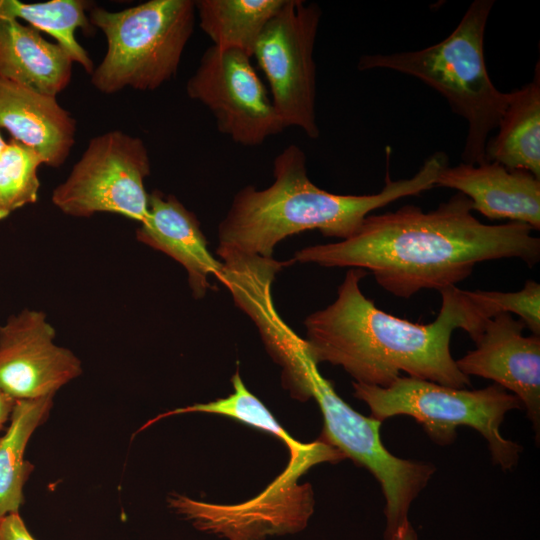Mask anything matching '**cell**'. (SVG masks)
<instances>
[{"label": "cell", "instance_id": "cell-1", "mask_svg": "<svg viewBox=\"0 0 540 540\" xmlns=\"http://www.w3.org/2000/svg\"><path fill=\"white\" fill-rule=\"evenodd\" d=\"M471 200L453 195L434 210L406 205L369 214L349 238L295 252L293 262L370 271L390 294L410 298L423 289L454 287L481 262L518 258L533 267L540 239L523 223H482Z\"/></svg>", "mask_w": 540, "mask_h": 540}, {"label": "cell", "instance_id": "cell-2", "mask_svg": "<svg viewBox=\"0 0 540 540\" xmlns=\"http://www.w3.org/2000/svg\"><path fill=\"white\" fill-rule=\"evenodd\" d=\"M367 273L349 268L334 302L304 320L313 360L340 366L354 382L372 386L388 387L402 372L453 388L470 386L450 351L453 331L464 327L457 287L441 290L436 319L419 324L388 314L366 298L360 282Z\"/></svg>", "mask_w": 540, "mask_h": 540}, {"label": "cell", "instance_id": "cell-3", "mask_svg": "<svg viewBox=\"0 0 540 540\" xmlns=\"http://www.w3.org/2000/svg\"><path fill=\"white\" fill-rule=\"evenodd\" d=\"M447 165L446 154L435 152L411 178L392 180L387 174L376 194L340 195L309 179L304 151L291 144L275 157L270 186L259 190L248 185L235 194L218 225V245L271 258L280 241L304 231L318 230L326 237L345 240L372 211L436 187Z\"/></svg>", "mask_w": 540, "mask_h": 540}, {"label": "cell", "instance_id": "cell-4", "mask_svg": "<svg viewBox=\"0 0 540 540\" xmlns=\"http://www.w3.org/2000/svg\"><path fill=\"white\" fill-rule=\"evenodd\" d=\"M494 0L472 2L453 32L439 43L417 51L364 55L359 70L390 69L413 76L437 92L466 119L463 163H486L489 133L499 125L509 92L491 81L484 59V33Z\"/></svg>", "mask_w": 540, "mask_h": 540}, {"label": "cell", "instance_id": "cell-5", "mask_svg": "<svg viewBox=\"0 0 540 540\" xmlns=\"http://www.w3.org/2000/svg\"><path fill=\"white\" fill-rule=\"evenodd\" d=\"M195 16L193 0H149L120 11L94 4L89 21L103 32L107 50L91 84L103 94L159 88L176 75Z\"/></svg>", "mask_w": 540, "mask_h": 540}, {"label": "cell", "instance_id": "cell-6", "mask_svg": "<svg viewBox=\"0 0 540 540\" xmlns=\"http://www.w3.org/2000/svg\"><path fill=\"white\" fill-rule=\"evenodd\" d=\"M352 386L354 397L365 402L371 416L381 422L397 415L413 417L442 446L455 440L459 426H469L485 438L495 464L510 470L518 463L522 448L501 435L500 425L507 412L522 409L523 404L496 383L467 390L400 376L388 387L357 382Z\"/></svg>", "mask_w": 540, "mask_h": 540}, {"label": "cell", "instance_id": "cell-7", "mask_svg": "<svg viewBox=\"0 0 540 540\" xmlns=\"http://www.w3.org/2000/svg\"><path fill=\"white\" fill-rule=\"evenodd\" d=\"M148 149L139 137L120 130L90 139L69 176L52 192V203L64 214L90 217L113 213L136 222L148 213Z\"/></svg>", "mask_w": 540, "mask_h": 540}, {"label": "cell", "instance_id": "cell-8", "mask_svg": "<svg viewBox=\"0 0 540 540\" xmlns=\"http://www.w3.org/2000/svg\"><path fill=\"white\" fill-rule=\"evenodd\" d=\"M321 14L315 3L285 0L264 28L253 53L285 128L297 127L312 139L320 134L313 50Z\"/></svg>", "mask_w": 540, "mask_h": 540}, {"label": "cell", "instance_id": "cell-9", "mask_svg": "<svg viewBox=\"0 0 540 540\" xmlns=\"http://www.w3.org/2000/svg\"><path fill=\"white\" fill-rule=\"evenodd\" d=\"M250 59L212 45L186 83L188 97L210 110L220 133L244 146L260 145L285 129Z\"/></svg>", "mask_w": 540, "mask_h": 540}, {"label": "cell", "instance_id": "cell-10", "mask_svg": "<svg viewBox=\"0 0 540 540\" xmlns=\"http://www.w3.org/2000/svg\"><path fill=\"white\" fill-rule=\"evenodd\" d=\"M301 475L287 466L261 494L240 504L204 503L180 494L171 495L168 504L200 531L227 540H264L306 527L314 501L311 487L297 484Z\"/></svg>", "mask_w": 540, "mask_h": 540}, {"label": "cell", "instance_id": "cell-11", "mask_svg": "<svg viewBox=\"0 0 540 540\" xmlns=\"http://www.w3.org/2000/svg\"><path fill=\"white\" fill-rule=\"evenodd\" d=\"M54 339L42 311L24 309L0 325V391L16 401L54 396L78 377L80 360Z\"/></svg>", "mask_w": 540, "mask_h": 540}, {"label": "cell", "instance_id": "cell-12", "mask_svg": "<svg viewBox=\"0 0 540 540\" xmlns=\"http://www.w3.org/2000/svg\"><path fill=\"white\" fill-rule=\"evenodd\" d=\"M525 324L512 314L487 320L476 348L456 360L466 376L493 380L517 396L527 411L537 439L540 426V336H524Z\"/></svg>", "mask_w": 540, "mask_h": 540}, {"label": "cell", "instance_id": "cell-13", "mask_svg": "<svg viewBox=\"0 0 540 540\" xmlns=\"http://www.w3.org/2000/svg\"><path fill=\"white\" fill-rule=\"evenodd\" d=\"M436 187L457 190L471 200L472 210L489 219H508L540 229V179L497 162L446 166Z\"/></svg>", "mask_w": 540, "mask_h": 540}, {"label": "cell", "instance_id": "cell-14", "mask_svg": "<svg viewBox=\"0 0 540 540\" xmlns=\"http://www.w3.org/2000/svg\"><path fill=\"white\" fill-rule=\"evenodd\" d=\"M136 238L184 267L195 299L206 295L211 276L219 282L222 278L223 263L208 249L198 218L174 195L159 190L149 194L148 213L136 231Z\"/></svg>", "mask_w": 540, "mask_h": 540}, {"label": "cell", "instance_id": "cell-15", "mask_svg": "<svg viewBox=\"0 0 540 540\" xmlns=\"http://www.w3.org/2000/svg\"><path fill=\"white\" fill-rule=\"evenodd\" d=\"M0 127L36 150L44 165L57 168L75 144L77 121L57 96L0 78Z\"/></svg>", "mask_w": 540, "mask_h": 540}, {"label": "cell", "instance_id": "cell-16", "mask_svg": "<svg viewBox=\"0 0 540 540\" xmlns=\"http://www.w3.org/2000/svg\"><path fill=\"white\" fill-rule=\"evenodd\" d=\"M73 60L58 43L13 19H0V78L57 96L71 82Z\"/></svg>", "mask_w": 540, "mask_h": 540}, {"label": "cell", "instance_id": "cell-17", "mask_svg": "<svg viewBox=\"0 0 540 540\" xmlns=\"http://www.w3.org/2000/svg\"><path fill=\"white\" fill-rule=\"evenodd\" d=\"M498 133L487 140L486 162L520 169L540 179V66L531 82L509 92Z\"/></svg>", "mask_w": 540, "mask_h": 540}, {"label": "cell", "instance_id": "cell-18", "mask_svg": "<svg viewBox=\"0 0 540 540\" xmlns=\"http://www.w3.org/2000/svg\"><path fill=\"white\" fill-rule=\"evenodd\" d=\"M53 397L17 400L0 435V519L19 513L24 503L23 488L34 469L24 453L34 431L47 420Z\"/></svg>", "mask_w": 540, "mask_h": 540}, {"label": "cell", "instance_id": "cell-19", "mask_svg": "<svg viewBox=\"0 0 540 540\" xmlns=\"http://www.w3.org/2000/svg\"><path fill=\"white\" fill-rule=\"evenodd\" d=\"M285 0H198L199 26L213 45L253 57L256 43Z\"/></svg>", "mask_w": 540, "mask_h": 540}, {"label": "cell", "instance_id": "cell-20", "mask_svg": "<svg viewBox=\"0 0 540 540\" xmlns=\"http://www.w3.org/2000/svg\"><path fill=\"white\" fill-rule=\"evenodd\" d=\"M94 6L86 0H49L24 3L17 0H0V19L23 20L27 25L52 36L91 75L94 63L87 50L77 41L76 31L91 32L94 28L88 12Z\"/></svg>", "mask_w": 540, "mask_h": 540}, {"label": "cell", "instance_id": "cell-21", "mask_svg": "<svg viewBox=\"0 0 540 540\" xmlns=\"http://www.w3.org/2000/svg\"><path fill=\"white\" fill-rule=\"evenodd\" d=\"M459 296L465 313L464 329L475 341L484 323L502 313L514 314L540 336V284L527 280L516 292L468 291L459 288Z\"/></svg>", "mask_w": 540, "mask_h": 540}, {"label": "cell", "instance_id": "cell-22", "mask_svg": "<svg viewBox=\"0 0 540 540\" xmlns=\"http://www.w3.org/2000/svg\"><path fill=\"white\" fill-rule=\"evenodd\" d=\"M231 382L233 392L227 397L165 412L149 420L140 430L168 416L194 412L210 413L236 419L241 423L275 436L287 446L289 455L298 454L306 449L308 443H301L291 437L268 408L248 390L238 369L232 376Z\"/></svg>", "mask_w": 540, "mask_h": 540}, {"label": "cell", "instance_id": "cell-23", "mask_svg": "<svg viewBox=\"0 0 540 540\" xmlns=\"http://www.w3.org/2000/svg\"><path fill=\"white\" fill-rule=\"evenodd\" d=\"M41 165L44 160L36 150L12 138L7 141L0 156V220L37 202Z\"/></svg>", "mask_w": 540, "mask_h": 540}, {"label": "cell", "instance_id": "cell-24", "mask_svg": "<svg viewBox=\"0 0 540 540\" xmlns=\"http://www.w3.org/2000/svg\"><path fill=\"white\" fill-rule=\"evenodd\" d=\"M0 540H36L27 529L19 513L0 519Z\"/></svg>", "mask_w": 540, "mask_h": 540}, {"label": "cell", "instance_id": "cell-25", "mask_svg": "<svg viewBox=\"0 0 540 540\" xmlns=\"http://www.w3.org/2000/svg\"><path fill=\"white\" fill-rule=\"evenodd\" d=\"M16 400L0 391V432L9 422Z\"/></svg>", "mask_w": 540, "mask_h": 540}, {"label": "cell", "instance_id": "cell-26", "mask_svg": "<svg viewBox=\"0 0 540 540\" xmlns=\"http://www.w3.org/2000/svg\"><path fill=\"white\" fill-rule=\"evenodd\" d=\"M391 540H418L417 534L412 527L411 523L408 521L404 524L392 537Z\"/></svg>", "mask_w": 540, "mask_h": 540}, {"label": "cell", "instance_id": "cell-27", "mask_svg": "<svg viewBox=\"0 0 540 540\" xmlns=\"http://www.w3.org/2000/svg\"><path fill=\"white\" fill-rule=\"evenodd\" d=\"M7 141H5L0 133V156L6 146Z\"/></svg>", "mask_w": 540, "mask_h": 540}]
</instances>
